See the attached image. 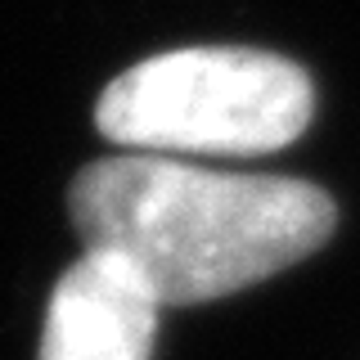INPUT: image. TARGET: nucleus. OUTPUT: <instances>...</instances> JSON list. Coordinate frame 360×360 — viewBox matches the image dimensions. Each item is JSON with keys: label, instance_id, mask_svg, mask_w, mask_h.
<instances>
[{"label": "nucleus", "instance_id": "obj_1", "mask_svg": "<svg viewBox=\"0 0 360 360\" xmlns=\"http://www.w3.org/2000/svg\"><path fill=\"white\" fill-rule=\"evenodd\" d=\"M86 252L117 257L158 307H198L297 266L338 207L311 180L202 172L172 158H104L72 180Z\"/></svg>", "mask_w": 360, "mask_h": 360}, {"label": "nucleus", "instance_id": "obj_2", "mask_svg": "<svg viewBox=\"0 0 360 360\" xmlns=\"http://www.w3.org/2000/svg\"><path fill=\"white\" fill-rule=\"evenodd\" d=\"M315 90L297 63L248 45L167 50L99 95L95 122L140 153H275L311 127Z\"/></svg>", "mask_w": 360, "mask_h": 360}, {"label": "nucleus", "instance_id": "obj_3", "mask_svg": "<svg viewBox=\"0 0 360 360\" xmlns=\"http://www.w3.org/2000/svg\"><path fill=\"white\" fill-rule=\"evenodd\" d=\"M158 297L117 257L86 252L50 292L41 360H149Z\"/></svg>", "mask_w": 360, "mask_h": 360}]
</instances>
